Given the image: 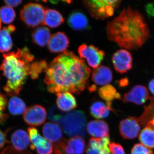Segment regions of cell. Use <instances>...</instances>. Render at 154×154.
<instances>
[{
    "instance_id": "1",
    "label": "cell",
    "mask_w": 154,
    "mask_h": 154,
    "mask_svg": "<svg viewBox=\"0 0 154 154\" xmlns=\"http://www.w3.org/2000/svg\"><path fill=\"white\" fill-rule=\"evenodd\" d=\"M45 72L44 82L50 93L79 94L85 89L91 69L84 60L66 51L48 66Z\"/></svg>"
},
{
    "instance_id": "2",
    "label": "cell",
    "mask_w": 154,
    "mask_h": 154,
    "mask_svg": "<svg viewBox=\"0 0 154 154\" xmlns=\"http://www.w3.org/2000/svg\"><path fill=\"white\" fill-rule=\"evenodd\" d=\"M106 31L110 41L129 50L140 48L149 37V30L143 16L129 7L108 22Z\"/></svg>"
},
{
    "instance_id": "3",
    "label": "cell",
    "mask_w": 154,
    "mask_h": 154,
    "mask_svg": "<svg viewBox=\"0 0 154 154\" xmlns=\"http://www.w3.org/2000/svg\"><path fill=\"white\" fill-rule=\"evenodd\" d=\"M3 57L0 70L8 79L4 91L9 96H17L25 85L27 77L30 75L34 56L28 48L25 47L4 54Z\"/></svg>"
},
{
    "instance_id": "4",
    "label": "cell",
    "mask_w": 154,
    "mask_h": 154,
    "mask_svg": "<svg viewBox=\"0 0 154 154\" xmlns=\"http://www.w3.org/2000/svg\"><path fill=\"white\" fill-rule=\"evenodd\" d=\"M87 119L83 111L74 110L64 115L59 122L65 133L69 137L86 136Z\"/></svg>"
},
{
    "instance_id": "5",
    "label": "cell",
    "mask_w": 154,
    "mask_h": 154,
    "mask_svg": "<svg viewBox=\"0 0 154 154\" xmlns=\"http://www.w3.org/2000/svg\"><path fill=\"white\" fill-rule=\"evenodd\" d=\"M120 2V1L114 0H93L84 1L83 4L92 17L103 20L111 17Z\"/></svg>"
},
{
    "instance_id": "6",
    "label": "cell",
    "mask_w": 154,
    "mask_h": 154,
    "mask_svg": "<svg viewBox=\"0 0 154 154\" xmlns=\"http://www.w3.org/2000/svg\"><path fill=\"white\" fill-rule=\"evenodd\" d=\"M45 8L37 3L25 5L20 11V19L30 28H35L43 23Z\"/></svg>"
},
{
    "instance_id": "7",
    "label": "cell",
    "mask_w": 154,
    "mask_h": 154,
    "mask_svg": "<svg viewBox=\"0 0 154 154\" xmlns=\"http://www.w3.org/2000/svg\"><path fill=\"white\" fill-rule=\"evenodd\" d=\"M28 131L30 142L32 144L30 146V148L36 150L38 154L52 153L53 144L42 136L38 130L34 127H29Z\"/></svg>"
},
{
    "instance_id": "8",
    "label": "cell",
    "mask_w": 154,
    "mask_h": 154,
    "mask_svg": "<svg viewBox=\"0 0 154 154\" xmlns=\"http://www.w3.org/2000/svg\"><path fill=\"white\" fill-rule=\"evenodd\" d=\"M78 52L80 57L86 59L88 65L95 69L99 66L105 55V52L98 48L85 44L80 45Z\"/></svg>"
},
{
    "instance_id": "9",
    "label": "cell",
    "mask_w": 154,
    "mask_h": 154,
    "mask_svg": "<svg viewBox=\"0 0 154 154\" xmlns=\"http://www.w3.org/2000/svg\"><path fill=\"white\" fill-rule=\"evenodd\" d=\"M47 117L45 107L40 105H34L26 108L23 118L26 124L32 126H38L44 123Z\"/></svg>"
},
{
    "instance_id": "10",
    "label": "cell",
    "mask_w": 154,
    "mask_h": 154,
    "mask_svg": "<svg viewBox=\"0 0 154 154\" xmlns=\"http://www.w3.org/2000/svg\"><path fill=\"white\" fill-rule=\"evenodd\" d=\"M112 63L115 70L123 74L132 68V57L127 50H119L113 54Z\"/></svg>"
},
{
    "instance_id": "11",
    "label": "cell",
    "mask_w": 154,
    "mask_h": 154,
    "mask_svg": "<svg viewBox=\"0 0 154 154\" xmlns=\"http://www.w3.org/2000/svg\"><path fill=\"white\" fill-rule=\"evenodd\" d=\"M119 129L120 134L124 139H132L137 136L140 128L137 118L129 117L120 122Z\"/></svg>"
},
{
    "instance_id": "12",
    "label": "cell",
    "mask_w": 154,
    "mask_h": 154,
    "mask_svg": "<svg viewBox=\"0 0 154 154\" xmlns=\"http://www.w3.org/2000/svg\"><path fill=\"white\" fill-rule=\"evenodd\" d=\"M149 98L148 91L144 86L136 85L124 95L123 101L142 105Z\"/></svg>"
},
{
    "instance_id": "13",
    "label": "cell",
    "mask_w": 154,
    "mask_h": 154,
    "mask_svg": "<svg viewBox=\"0 0 154 154\" xmlns=\"http://www.w3.org/2000/svg\"><path fill=\"white\" fill-rule=\"evenodd\" d=\"M109 136L100 138H91L89 140L87 154H110Z\"/></svg>"
},
{
    "instance_id": "14",
    "label": "cell",
    "mask_w": 154,
    "mask_h": 154,
    "mask_svg": "<svg viewBox=\"0 0 154 154\" xmlns=\"http://www.w3.org/2000/svg\"><path fill=\"white\" fill-rule=\"evenodd\" d=\"M69 41L66 34L58 32L51 36L48 44V48L51 53L63 52L69 47Z\"/></svg>"
},
{
    "instance_id": "15",
    "label": "cell",
    "mask_w": 154,
    "mask_h": 154,
    "mask_svg": "<svg viewBox=\"0 0 154 154\" xmlns=\"http://www.w3.org/2000/svg\"><path fill=\"white\" fill-rule=\"evenodd\" d=\"M113 79L112 71L105 66H100L93 71L92 80L97 85L105 86L111 82Z\"/></svg>"
},
{
    "instance_id": "16",
    "label": "cell",
    "mask_w": 154,
    "mask_h": 154,
    "mask_svg": "<svg viewBox=\"0 0 154 154\" xmlns=\"http://www.w3.org/2000/svg\"><path fill=\"white\" fill-rule=\"evenodd\" d=\"M11 141L16 150L22 152L28 147L30 141L28 133L23 130L18 129L11 135Z\"/></svg>"
},
{
    "instance_id": "17",
    "label": "cell",
    "mask_w": 154,
    "mask_h": 154,
    "mask_svg": "<svg viewBox=\"0 0 154 154\" xmlns=\"http://www.w3.org/2000/svg\"><path fill=\"white\" fill-rule=\"evenodd\" d=\"M89 134L97 138L109 136V128L107 122L103 120H95L90 121L87 127Z\"/></svg>"
},
{
    "instance_id": "18",
    "label": "cell",
    "mask_w": 154,
    "mask_h": 154,
    "mask_svg": "<svg viewBox=\"0 0 154 154\" xmlns=\"http://www.w3.org/2000/svg\"><path fill=\"white\" fill-rule=\"evenodd\" d=\"M57 105L62 111L68 112L77 107L76 100L70 93L60 92L57 94Z\"/></svg>"
},
{
    "instance_id": "19",
    "label": "cell",
    "mask_w": 154,
    "mask_h": 154,
    "mask_svg": "<svg viewBox=\"0 0 154 154\" xmlns=\"http://www.w3.org/2000/svg\"><path fill=\"white\" fill-rule=\"evenodd\" d=\"M42 131L45 138L51 142L57 143L63 139L60 127L54 122H48L45 124Z\"/></svg>"
},
{
    "instance_id": "20",
    "label": "cell",
    "mask_w": 154,
    "mask_h": 154,
    "mask_svg": "<svg viewBox=\"0 0 154 154\" xmlns=\"http://www.w3.org/2000/svg\"><path fill=\"white\" fill-rule=\"evenodd\" d=\"M86 149V142L82 137L75 136L66 140L65 150L66 154H83Z\"/></svg>"
},
{
    "instance_id": "21",
    "label": "cell",
    "mask_w": 154,
    "mask_h": 154,
    "mask_svg": "<svg viewBox=\"0 0 154 154\" xmlns=\"http://www.w3.org/2000/svg\"><path fill=\"white\" fill-rule=\"evenodd\" d=\"M69 26L75 30H85L89 27L88 19L85 15L80 11H74L69 16Z\"/></svg>"
},
{
    "instance_id": "22",
    "label": "cell",
    "mask_w": 154,
    "mask_h": 154,
    "mask_svg": "<svg viewBox=\"0 0 154 154\" xmlns=\"http://www.w3.org/2000/svg\"><path fill=\"white\" fill-rule=\"evenodd\" d=\"M15 29L14 25H10L0 30V52H8L12 48L13 45L11 33Z\"/></svg>"
},
{
    "instance_id": "23",
    "label": "cell",
    "mask_w": 154,
    "mask_h": 154,
    "mask_svg": "<svg viewBox=\"0 0 154 154\" xmlns=\"http://www.w3.org/2000/svg\"><path fill=\"white\" fill-rule=\"evenodd\" d=\"M111 108V103L105 104L101 101H96L91 105L90 108L91 115L96 119H104L109 116Z\"/></svg>"
},
{
    "instance_id": "24",
    "label": "cell",
    "mask_w": 154,
    "mask_h": 154,
    "mask_svg": "<svg viewBox=\"0 0 154 154\" xmlns=\"http://www.w3.org/2000/svg\"><path fill=\"white\" fill-rule=\"evenodd\" d=\"M64 22V19L61 14L54 9L45 8V15L42 25L50 28H56Z\"/></svg>"
},
{
    "instance_id": "25",
    "label": "cell",
    "mask_w": 154,
    "mask_h": 154,
    "mask_svg": "<svg viewBox=\"0 0 154 154\" xmlns=\"http://www.w3.org/2000/svg\"><path fill=\"white\" fill-rule=\"evenodd\" d=\"M51 36L48 28L40 27L33 30L31 37L32 41L35 44L41 47H44L48 44Z\"/></svg>"
},
{
    "instance_id": "26",
    "label": "cell",
    "mask_w": 154,
    "mask_h": 154,
    "mask_svg": "<svg viewBox=\"0 0 154 154\" xmlns=\"http://www.w3.org/2000/svg\"><path fill=\"white\" fill-rule=\"evenodd\" d=\"M26 106L24 101L17 96L12 97L8 104L9 112L14 116L23 114L26 110Z\"/></svg>"
},
{
    "instance_id": "27",
    "label": "cell",
    "mask_w": 154,
    "mask_h": 154,
    "mask_svg": "<svg viewBox=\"0 0 154 154\" xmlns=\"http://www.w3.org/2000/svg\"><path fill=\"white\" fill-rule=\"evenodd\" d=\"M99 96L107 102L111 103L114 99H120V95L117 92L116 89L111 85H107L103 86L99 90Z\"/></svg>"
},
{
    "instance_id": "28",
    "label": "cell",
    "mask_w": 154,
    "mask_h": 154,
    "mask_svg": "<svg viewBox=\"0 0 154 154\" xmlns=\"http://www.w3.org/2000/svg\"><path fill=\"white\" fill-rule=\"evenodd\" d=\"M139 140L146 147L154 149V130L150 127H146L141 132Z\"/></svg>"
},
{
    "instance_id": "29",
    "label": "cell",
    "mask_w": 154,
    "mask_h": 154,
    "mask_svg": "<svg viewBox=\"0 0 154 154\" xmlns=\"http://www.w3.org/2000/svg\"><path fill=\"white\" fill-rule=\"evenodd\" d=\"M16 17V13L14 9L9 6H3L0 8V19L5 24H11Z\"/></svg>"
},
{
    "instance_id": "30",
    "label": "cell",
    "mask_w": 154,
    "mask_h": 154,
    "mask_svg": "<svg viewBox=\"0 0 154 154\" xmlns=\"http://www.w3.org/2000/svg\"><path fill=\"white\" fill-rule=\"evenodd\" d=\"M48 67L47 63L45 61H36L31 64L30 67V75L33 79H37L38 75L43 70L46 69Z\"/></svg>"
},
{
    "instance_id": "31",
    "label": "cell",
    "mask_w": 154,
    "mask_h": 154,
    "mask_svg": "<svg viewBox=\"0 0 154 154\" xmlns=\"http://www.w3.org/2000/svg\"><path fill=\"white\" fill-rule=\"evenodd\" d=\"M64 115L63 111L56 106L51 107L48 111V119L53 122L59 123Z\"/></svg>"
},
{
    "instance_id": "32",
    "label": "cell",
    "mask_w": 154,
    "mask_h": 154,
    "mask_svg": "<svg viewBox=\"0 0 154 154\" xmlns=\"http://www.w3.org/2000/svg\"><path fill=\"white\" fill-rule=\"evenodd\" d=\"M131 154H153V152L142 144H136L131 149Z\"/></svg>"
},
{
    "instance_id": "33",
    "label": "cell",
    "mask_w": 154,
    "mask_h": 154,
    "mask_svg": "<svg viewBox=\"0 0 154 154\" xmlns=\"http://www.w3.org/2000/svg\"><path fill=\"white\" fill-rule=\"evenodd\" d=\"M7 105V99L5 96L0 98V124L8 119V115L4 112Z\"/></svg>"
},
{
    "instance_id": "34",
    "label": "cell",
    "mask_w": 154,
    "mask_h": 154,
    "mask_svg": "<svg viewBox=\"0 0 154 154\" xmlns=\"http://www.w3.org/2000/svg\"><path fill=\"white\" fill-rule=\"evenodd\" d=\"M66 141V139L63 138L61 141L55 144L53 154H66L65 150Z\"/></svg>"
},
{
    "instance_id": "35",
    "label": "cell",
    "mask_w": 154,
    "mask_h": 154,
    "mask_svg": "<svg viewBox=\"0 0 154 154\" xmlns=\"http://www.w3.org/2000/svg\"><path fill=\"white\" fill-rule=\"evenodd\" d=\"M110 154H125L123 148L119 144L111 143L109 144Z\"/></svg>"
},
{
    "instance_id": "36",
    "label": "cell",
    "mask_w": 154,
    "mask_h": 154,
    "mask_svg": "<svg viewBox=\"0 0 154 154\" xmlns=\"http://www.w3.org/2000/svg\"><path fill=\"white\" fill-rule=\"evenodd\" d=\"M145 9L149 16L154 17V3L148 4L146 6Z\"/></svg>"
},
{
    "instance_id": "37",
    "label": "cell",
    "mask_w": 154,
    "mask_h": 154,
    "mask_svg": "<svg viewBox=\"0 0 154 154\" xmlns=\"http://www.w3.org/2000/svg\"><path fill=\"white\" fill-rule=\"evenodd\" d=\"M5 4L11 8H15L19 5L21 3L22 1H4Z\"/></svg>"
},
{
    "instance_id": "38",
    "label": "cell",
    "mask_w": 154,
    "mask_h": 154,
    "mask_svg": "<svg viewBox=\"0 0 154 154\" xmlns=\"http://www.w3.org/2000/svg\"><path fill=\"white\" fill-rule=\"evenodd\" d=\"M7 142L5 134L0 130V150L2 148Z\"/></svg>"
},
{
    "instance_id": "39",
    "label": "cell",
    "mask_w": 154,
    "mask_h": 154,
    "mask_svg": "<svg viewBox=\"0 0 154 154\" xmlns=\"http://www.w3.org/2000/svg\"><path fill=\"white\" fill-rule=\"evenodd\" d=\"M149 89L151 94L154 96V79L150 81L149 84Z\"/></svg>"
},
{
    "instance_id": "40",
    "label": "cell",
    "mask_w": 154,
    "mask_h": 154,
    "mask_svg": "<svg viewBox=\"0 0 154 154\" xmlns=\"http://www.w3.org/2000/svg\"><path fill=\"white\" fill-rule=\"evenodd\" d=\"M128 79L127 78L123 79H121L120 81H119V86H121V87H125V86L128 85Z\"/></svg>"
},
{
    "instance_id": "41",
    "label": "cell",
    "mask_w": 154,
    "mask_h": 154,
    "mask_svg": "<svg viewBox=\"0 0 154 154\" xmlns=\"http://www.w3.org/2000/svg\"><path fill=\"white\" fill-rule=\"evenodd\" d=\"M148 126L150 127L154 130V117L151 121L149 122L148 123Z\"/></svg>"
},
{
    "instance_id": "42",
    "label": "cell",
    "mask_w": 154,
    "mask_h": 154,
    "mask_svg": "<svg viewBox=\"0 0 154 154\" xmlns=\"http://www.w3.org/2000/svg\"><path fill=\"white\" fill-rule=\"evenodd\" d=\"M2 154H10L9 153V152H8V151L7 150V149L5 150V151L3 152ZM18 154H30V153H28V152H22L21 153H19Z\"/></svg>"
},
{
    "instance_id": "43",
    "label": "cell",
    "mask_w": 154,
    "mask_h": 154,
    "mask_svg": "<svg viewBox=\"0 0 154 154\" xmlns=\"http://www.w3.org/2000/svg\"><path fill=\"white\" fill-rule=\"evenodd\" d=\"M90 89V91H91V92H93V91H96V86L95 85H92L91 86V88H89Z\"/></svg>"
},
{
    "instance_id": "44",
    "label": "cell",
    "mask_w": 154,
    "mask_h": 154,
    "mask_svg": "<svg viewBox=\"0 0 154 154\" xmlns=\"http://www.w3.org/2000/svg\"><path fill=\"white\" fill-rule=\"evenodd\" d=\"M1 26H2V23H1V19H0V29H1Z\"/></svg>"
},
{
    "instance_id": "45",
    "label": "cell",
    "mask_w": 154,
    "mask_h": 154,
    "mask_svg": "<svg viewBox=\"0 0 154 154\" xmlns=\"http://www.w3.org/2000/svg\"><path fill=\"white\" fill-rule=\"evenodd\" d=\"M2 94H0V97H1V96H2Z\"/></svg>"
}]
</instances>
